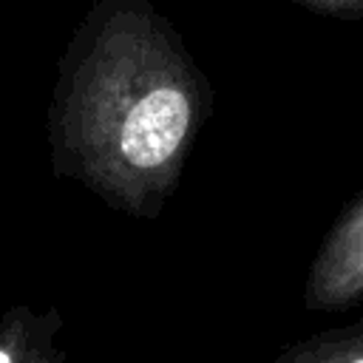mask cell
Segmentation results:
<instances>
[{
  "mask_svg": "<svg viewBox=\"0 0 363 363\" xmlns=\"http://www.w3.org/2000/svg\"><path fill=\"white\" fill-rule=\"evenodd\" d=\"M354 363H363V357H360V360H354Z\"/></svg>",
  "mask_w": 363,
  "mask_h": 363,
  "instance_id": "3",
  "label": "cell"
},
{
  "mask_svg": "<svg viewBox=\"0 0 363 363\" xmlns=\"http://www.w3.org/2000/svg\"><path fill=\"white\" fill-rule=\"evenodd\" d=\"M187 125H190L187 96L173 85L153 88L130 108L122 125L119 147L125 162L139 170H153L164 164L179 150Z\"/></svg>",
  "mask_w": 363,
  "mask_h": 363,
  "instance_id": "1",
  "label": "cell"
},
{
  "mask_svg": "<svg viewBox=\"0 0 363 363\" xmlns=\"http://www.w3.org/2000/svg\"><path fill=\"white\" fill-rule=\"evenodd\" d=\"M0 363H11V360H9V354H6V352H0Z\"/></svg>",
  "mask_w": 363,
  "mask_h": 363,
  "instance_id": "2",
  "label": "cell"
}]
</instances>
